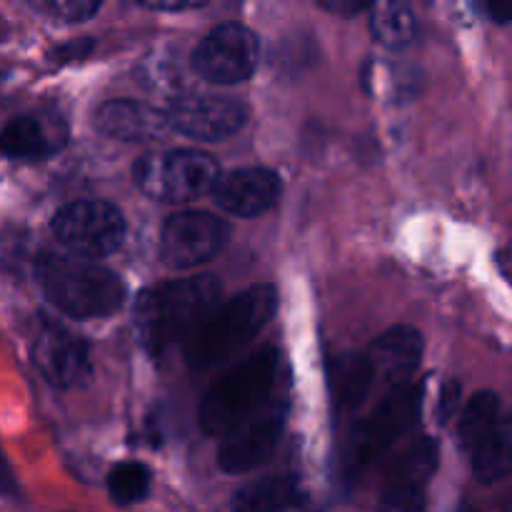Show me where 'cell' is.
I'll return each instance as SVG.
<instances>
[{"label":"cell","instance_id":"cell-19","mask_svg":"<svg viewBox=\"0 0 512 512\" xmlns=\"http://www.w3.org/2000/svg\"><path fill=\"white\" fill-rule=\"evenodd\" d=\"M375 378L365 355H338L330 365V388L340 410H355L368 400Z\"/></svg>","mask_w":512,"mask_h":512},{"label":"cell","instance_id":"cell-3","mask_svg":"<svg viewBox=\"0 0 512 512\" xmlns=\"http://www.w3.org/2000/svg\"><path fill=\"white\" fill-rule=\"evenodd\" d=\"M285 383L288 368L283 353L273 345L255 350L205 393L198 413L200 428L205 435H225L240 420L263 408Z\"/></svg>","mask_w":512,"mask_h":512},{"label":"cell","instance_id":"cell-8","mask_svg":"<svg viewBox=\"0 0 512 512\" xmlns=\"http://www.w3.org/2000/svg\"><path fill=\"white\" fill-rule=\"evenodd\" d=\"M53 233L75 258H105L123 245L125 218L105 200H78L58 210Z\"/></svg>","mask_w":512,"mask_h":512},{"label":"cell","instance_id":"cell-2","mask_svg":"<svg viewBox=\"0 0 512 512\" xmlns=\"http://www.w3.org/2000/svg\"><path fill=\"white\" fill-rule=\"evenodd\" d=\"M275 308H278V290L270 283L253 285L235 298L215 305L200 320L198 328L183 340L185 360L190 368H213L238 353L273 320Z\"/></svg>","mask_w":512,"mask_h":512},{"label":"cell","instance_id":"cell-5","mask_svg":"<svg viewBox=\"0 0 512 512\" xmlns=\"http://www.w3.org/2000/svg\"><path fill=\"white\" fill-rule=\"evenodd\" d=\"M423 410V385L408 383L395 388L378 408L360 420L350 433L345 468L350 475H358L378 463L398 440H403L418 425Z\"/></svg>","mask_w":512,"mask_h":512},{"label":"cell","instance_id":"cell-14","mask_svg":"<svg viewBox=\"0 0 512 512\" xmlns=\"http://www.w3.org/2000/svg\"><path fill=\"white\" fill-rule=\"evenodd\" d=\"M68 140V123L58 110H38L8 120L0 130V155L13 160H43Z\"/></svg>","mask_w":512,"mask_h":512},{"label":"cell","instance_id":"cell-26","mask_svg":"<svg viewBox=\"0 0 512 512\" xmlns=\"http://www.w3.org/2000/svg\"><path fill=\"white\" fill-rule=\"evenodd\" d=\"M140 8L145 10H155V13H188V10H198V8H205V3H190V0H140Z\"/></svg>","mask_w":512,"mask_h":512},{"label":"cell","instance_id":"cell-16","mask_svg":"<svg viewBox=\"0 0 512 512\" xmlns=\"http://www.w3.org/2000/svg\"><path fill=\"white\" fill-rule=\"evenodd\" d=\"M210 195L225 213L255 218L278 203L280 178L268 168H240L220 175Z\"/></svg>","mask_w":512,"mask_h":512},{"label":"cell","instance_id":"cell-4","mask_svg":"<svg viewBox=\"0 0 512 512\" xmlns=\"http://www.w3.org/2000/svg\"><path fill=\"white\" fill-rule=\"evenodd\" d=\"M35 275L45 298L68 318H105L125 303L123 280L93 260L45 255Z\"/></svg>","mask_w":512,"mask_h":512},{"label":"cell","instance_id":"cell-12","mask_svg":"<svg viewBox=\"0 0 512 512\" xmlns=\"http://www.w3.org/2000/svg\"><path fill=\"white\" fill-rule=\"evenodd\" d=\"M30 355H33L35 368L55 388H78V385L88 383V378L93 375L88 345L83 338L65 330L63 325H40L33 345H30Z\"/></svg>","mask_w":512,"mask_h":512},{"label":"cell","instance_id":"cell-28","mask_svg":"<svg viewBox=\"0 0 512 512\" xmlns=\"http://www.w3.org/2000/svg\"><path fill=\"white\" fill-rule=\"evenodd\" d=\"M0 495H5V498L18 495V483H15V475L10 470L8 460H5L3 450H0Z\"/></svg>","mask_w":512,"mask_h":512},{"label":"cell","instance_id":"cell-25","mask_svg":"<svg viewBox=\"0 0 512 512\" xmlns=\"http://www.w3.org/2000/svg\"><path fill=\"white\" fill-rule=\"evenodd\" d=\"M93 40L90 38H80V40H73V43H65L60 45V48H55L53 53H50V58H55L58 63H70V60H83L85 55L93 50Z\"/></svg>","mask_w":512,"mask_h":512},{"label":"cell","instance_id":"cell-10","mask_svg":"<svg viewBox=\"0 0 512 512\" xmlns=\"http://www.w3.org/2000/svg\"><path fill=\"white\" fill-rule=\"evenodd\" d=\"M258 55L260 43L253 30L225 23L200 40L193 53V68L208 83L235 85L253 75Z\"/></svg>","mask_w":512,"mask_h":512},{"label":"cell","instance_id":"cell-21","mask_svg":"<svg viewBox=\"0 0 512 512\" xmlns=\"http://www.w3.org/2000/svg\"><path fill=\"white\" fill-rule=\"evenodd\" d=\"M438 455V440L418 438L403 455H400L398 463H395L393 470L388 473V480H385V483H408L425 488L428 480L433 478L435 468H438Z\"/></svg>","mask_w":512,"mask_h":512},{"label":"cell","instance_id":"cell-23","mask_svg":"<svg viewBox=\"0 0 512 512\" xmlns=\"http://www.w3.org/2000/svg\"><path fill=\"white\" fill-rule=\"evenodd\" d=\"M378 512H425V488L408 483H385Z\"/></svg>","mask_w":512,"mask_h":512},{"label":"cell","instance_id":"cell-13","mask_svg":"<svg viewBox=\"0 0 512 512\" xmlns=\"http://www.w3.org/2000/svg\"><path fill=\"white\" fill-rule=\"evenodd\" d=\"M165 118H168V128H173L175 133L188 135L193 140L218 143L245 128L248 108L235 98L193 95V98L175 100Z\"/></svg>","mask_w":512,"mask_h":512},{"label":"cell","instance_id":"cell-11","mask_svg":"<svg viewBox=\"0 0 512 512\" xmlns=\"http://www.w3.org/2000/svg\"><path fill=\"white\" fill-rule=\"evenodd\" d=\"M228 238V223L218 215L205 213V210H185L165 220L163 235H160V255L170 268L188 270L215 258L225 248Z\"/></svg>","mask_w":512,"mask_h":512},{"label":"cell","instance_id":"cell-15","mask_svg":"<svg viewBox=\"0 0 512 512\" xmlns=\"http://www.w3.org/2000/svg\"><path fill=\"white\" fill-rule=\"evenodd\" d=\"M423 350L425 340L420 330L410 328V325H395L373 340L365 360L373 370L375 383H383L395 390L413 383V375L423 363Z\"/></svg>","mask_w":512,"mask_h":512},{"label":"cell","instance_id":"cell-6","mask_svg":"<svg viewBox=\"0 0 512 512\" xmlns=\"http://www.w3.org/2000/svg\"><path fill=\"white\" fill-rule=\"evenodd\" d=\"M133 178L145 195L163 203H188L210 193L220 178L218 160L203 150L180 148L148 153L135 163Z\"/></svg>","mask_w":512,"mask_h":512},{"label":"cell","instance_id":"cell-22","mask_svg":"<svg viewBox=\"0 0 512 512\" xmlns=\"http://www.w3.org/2000/svg\"><path fill=\"white\" fill-rule=\"evenodd\" d=\"M150 483H153L150 470L143 463H133V460L115 465L108 475L110 498L118 505H135L148 498Z\"/></svg>","mask_w":512,"mask_h":512},{"label":"cell","instance_id":"cell-1","mask_svg":"<svg viewBox=\"0 0 512 512\" xmlns=\"http://www.w3.org/2000/svg\"><path fill=\"white\" fill-rule=\"evenodd\" d=\"M220 283L213 275L170 280L143 290L135 300V333L145 350L165 353L188 338L200 320L220 303Z\"/></svg>","mask_w":512,"mask_h":512},{"label":"cell","instance_id":"cell-20","mask_svg":"<svg viewBox=\"0 0 512 512\" xmlns=\"http://www.w3.org/2000/svg\"><path fill=\"white\" fill-rule=\"evenodd\" d=\"M418 18L413 8L395 0L370 5V33L375 35L378 43H383L390 50H403L415 43L418 38Z\"/></svg>","mask_w":512,"mask_h":512},{"label":"cell","instance_id":"cell-18","mask_svg":"<svg viewBox=\"0 0 512 512\" xmlns=\"http://www.w3.org/2000/svg\"><path fill=\"white\" fill-rule=\"evenodd\" d=\"M298 503V488L288 475H265L243 485L230 500L233 512H285Z\"/></svg>","mask_w":512,"mask_h":512},{"label":"cell","instance_id":"cell-24","mask_svg":"<svg viewBox=\"0 0 512 512\" xmlns=\"http://www.w3.org/2000/svg\"><path fill=\"white\" fill-rule=\"evenodd\" d=\"M43 10L45 15H53L58 20H68V23H83L90 20L100 10V3L95 0H43L35 5Z\"/></svg>","mask_w":512,"mask_h":512},{"label":"cell","instance_id":"cell-29","mask_svg":"<svg viewBox=\"0 0 512 512\" xmlns=\"http://www.w3.org/2000/svg\"><path fill=\"white\" fill-rule=\"evenodd\" d=\"M485 10H488L490 18L498 20V23H508L510 15H508V10H505V8H498V5H488V8H485Z\"/></svg>","mask_w":512,"mask_h":512},{"label":"cell","instance_id":"cell-9","mask_svg":"<svg viewBox=\"0 0 512 512\" xmlns=\"http://www.w3.org/2000/svg\"><path fill=\"white\" fill-rule=\"evenodd\" d=\"M285 415H288V383L275 390L263 408L250 413L223 435L218 450L220 468L230 475H240L263 463L278 445L285 428Z\"/></svg>","mask_w":512,"mask_h":512},{"label":"cell","instance_id":"cell-27","mask_svg":"<svg viewBox=\"0 0 512 512\" xmlns=\"http://www.w3.org/2000/svg\"><path fill=\"white\" fill-rule=\"evenodd\" d=\"M318 5L328 13H338V15H355L363 13V10H370L368 3H360V0H318Z\"/></svg>","mask_w":512,"mask_h":512},{"label":"cell","instance_id":"cell-7","mask_svg":"<svg viewBox=\"0 0 512 512\" xmlns=\"http://www.w3.org/2000/svg\"><path fill=\"white\" fill-rule=\"evenodd\" d=\"M510 420L495 393L473 395L460 418V443L480 483H500L510 473Z\"/></svg>","mask_w":512,"mask_h":512},{"label":"cell","instance_id":"cell-17","mask_svg":"<svg viewBox=\"0 0 512 512\" xmlns=\"http://www.w3.org/2000/svg\"><path fill=\"white\" fill-rule=\"evenodd\" d=\"M95 128L115 140H153L168 130V118L163 110L130 98L105 100L93 113Z\"/></svg>","mask_w":512,"mask_h":512}]
</instances>
